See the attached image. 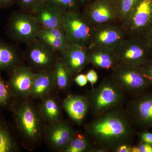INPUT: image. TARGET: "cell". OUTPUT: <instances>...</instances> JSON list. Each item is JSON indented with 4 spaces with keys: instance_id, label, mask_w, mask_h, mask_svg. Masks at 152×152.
<instances>
[{
    "instance_id": "6da1fadb",
    "label": "cell",
    "mask_w": 152,
    "mask_h": 152,
    "mask_svg": "<svg viewBox=\"0 0 152 152\" xmlns=\"http://www.w3.org/2000/svg\"><path fill=\"white\" fill-rule=\"evenodd\" d=\"M95 117L85 126L86 132L101 152L113 151L117 147L129 144L133 135L132 123L126 111L118 107Z\"/></svg>"
},
{
    "instance_id": "7a4b0ae2",
    "label": "cell",
    "mask_w": 152,
    "mask_h": 152,
    "mask_svg": "<svg viewBox=\"0 0 152 152\" xmlns=\"http://www.w3.org/2000/svg\"><path fill=\"white\" fill-rule=\"evenodd\" d=\"M125 95L111 78H107L89 91L86 97L92 113L96 117L119 107L124 101Z\"/></svg>"
},
{
    "instance_id": "3957f363",
    "label": "cell",
    "mask_w": 152,
    "mask_h": 152,
    "mask_svg": "<svg viewBox=\"0 0 152 152\" xmlns=\"http://www.w3.org/2000/svg\"><path fill=\"white\" fill-rule=\"evenodd\" d=\"M42 28L32 14L20 10L9 18L6 33L12 40L28 44L37 38Z\"/></svg>"
},
{
    "instance_id": "277c9868",
    "label": "cell",
    "mask_w": 152,
    "mask_h": 152,
    "mask_svg": "<svg viewBox=\"0 0 152 152\" xmlns=\"http://www.w3.org/2000/svg\"><path fill=\"white\" fill-rule=\"evenodd\" d=\"M111 78L122 92L128 96H137L149 86L141 67L118 64L112 70Z\"/></svg>"
},
{
    "instance_id": "5b68a950",
    "label": "cell",
    "mask_w": 152,
    "mask_h": 152,
    "mask_svg": "<svg viewBox=\"0 0 152 152\" xmlns=\"http://www.w3.org/2000/svg\"><path fill=\"white\" fill-rule=\"evenodd\" d=\"M121 24L128 37L143 39L152 29V0H139Z\"/></svg>"
},
{
    "instance_id": "8992f818",
    "label": "cell",
    "mask_w": 152,
    "mask_h": 152,
    "mask_svg": "<svg viewBox=\"0 0 152 152\" xmlns=\"http://www.w3.org/2000/svg\"><path fill=\"white\" fill-rule=\"evenodd\" d=\"M63 27L70 44L89 46L93 26L79 11L63 15Z\"/></svg>"
},
{
    "instance_id": "52a82bcc",
    "label": "cell",
    "mask_w": 152,
    "mask_h": 152,
    "mask_svg": "<svg viewBox=\"0 0 152 152\" xmlns=\"http://www.w3.org/2000/svg\"><path fill=\"white\" fill-rule=\"evenodd\" d=\"M118 64L141 67L151 58L143 39L127 37L114 50Z\"/></svg>"
},
{
    "instance_id": "ba28073f",
    "label": "cell",
    "mask_w": 152,
    "mask_h": 152,
    "mask_svg": "<svg viewBox=\"0 0 152 152\" xmlns=\"http://www.w3.org/2000/svg\"><path fill=\"white\" fill-rule=\"evenodd\" d=\"M82 14L93 26L107 23H120L115 0H92L84 6Z\"/></svg>"
},
{
    "instance_id": "9c48e42d",
    "label": "cell",
    "mask_w": 152,
    "mask_h": 152,
    "mask_svg": "<svg viewBox=\"0 0 152 152\" xmlns=\"http://www.w3.org/2000/svg\"><path fill=\"white\" fill-rule=\"evenodd\" d=\"M128 36L119 23H110L93 26L88 49L101 46L115 50Z\"/></svg>"
},
{
    "instance_id": "30bf717a",
    "label": "cell",
    "mask_w": 152,
    "mask_h": 152,
    "mask_svg": "<svg viewBox=\"0 0 152 152\" xmlns=\"http://www.w3.org/2000/svg\"><path fill=\"white\" fill-rule=\"evenodd\" d=\"M20 132L29 140L36 142L41 136L40 121L37 112L28 103L22 104L15 112Z\"/></svg>"
},
{
    "instance_id": "8fae6325",
    "label": "cell",
    "mask_w": 152,
    "mask_h": 152,
    "mask_svg": "<svg viewBox=\"0 0 152 152\" xmlns=\"http://www.w3.org/2000/svg\"><path fill=\"white\" fill-rule=\"evenodd\" d=\"M126 111L132 124L142 128L152 127V94L137 96L128 103Z\"/></svg>"
},
{
    "instance_id": "7c38bea8",
    "label": "cell",
    "mask_w": 152,
    "mask_h": 152,
    "mask_svg": "<svg viewBox=\"0 0 152 152\" xmlns=\"http://www.w3.org/2000/svg\"><path fill=\"white\" fill-rule=\"evenodd\" d=\"M27 45L26 56L30 64L39 71L51 70L58 59V53L37 38Z\"/></svg>"
},
{
    "instance_id": "4fadbf2b",
    "label": "cell",
    "mask_w": 152,
    "mask_h": 152,
    "mask_svg": "<svg viewBox=\"0 0 152 152\" xmlns=\"http://www.w3.org/2000/svg\"><path fill=\"white\" fill-rule=\"evenodd\" d=\"M10 72L8 84L12 96L22 97L30 96L35 73L30 68L20 65Z\"/></svg>"
},
{
    "instance_id": "5bb4252c",
    "label": "cell",
    "mask_w": 152,
    "mask_h": 152,
    "mask_svg": "<svg viewBox=\"0 0 152 152\" xmlns=\"http://www.w3.org/2000/svg\"><path fill=\"white\" fill-rule=\"evenodd\" d=\"M88 51V47L70 44L61 54L60 58L72 77L80 74L89 64Z\"/></svg>"
},
{
    "instance_id": "9a60e30c",
    "label": "cell",
    "mask_w": 152,
    "mask_h": 152,
    "mask_svg": "<svg viewBox=\"0 0 152 152\" xmlns=\"http://www.w3.org/2000/svg\"><path fill=\"white\" fill-rule=\"evenodd\" d=\"M47 139L53 148L63 151L73 137L75 134L72 127L65 122L51 123L47 130Z\"/></svg>"
},
{
    "instance_id": "2e32d148",
    "label": "cell",
    "mask_w": 152,
    "mask_h": 152,
    "mask_svg": "<svg viewBox=\"0 0 152 152\" xmlns=\"http://www.w3.org/2000/svg\"><path fill=\"white\" fill-rule=\"evenodd\" d=\"M88 61L101 69L113 70L118 64L114 49L107 47H93L88 49Z\"/></svg>"
},
{
    "instance_id": "e0dca14e",
    "label": "cell",
    "mask_w": 152,
    "mask_h": 152,
    "mask_svg": "<svg viewBox=\"0 0 152 152\" xmlns=\"http://www.w3.org/2000/svg\"><path fill=\"white\" fill-rule=\"evenodd\" d=\"M42 28L63 29V15L49 4L45 2L32 13Z\"/></svg>"
},
{
    "instance_id": "ac0fdd59",
    "label": "cell",
    "mask_w": 152,
    "mask_h": 152,
    "mask_svg": "<svg viewBox=\"0 0 152 152\" xmlns=\"http://www.w3.org/2000/svg\"><path fill=\"white\" fill-rule=\"evenodd\" d=\"M63 107L74 122L80 124L86 116L89 105L86 96L70 95L64 101Z\"/></svg>"
},
{
    "instance_id": "d6986e66",
    "label": "cell",
    "mask_w": 152,
    "mask_h": 152,
    "mask_svg": "<svg viewBox=\"0 0 152 152\" xmlns=\"http://www.w3.org/2000/svg\"><path fill=\"white\" fill-rule=\"evenodd\" d=\"M37 39L43 42L57 53H64L69 45L64 30L63 29L42 28Z\"/></svg>"
},
{
    "instance_id": "ffe728a7",
    "label": "cell",
    "mask_w": 152,
    "mask_h": 152,
    "mask_svg": "<svg viewBox=\"0 0 152 152\" xmlns=\"http://www.w3.org/2000/svg\"><path fill=\"white\" fill-rule=\"evenodd\" d=\"M55 86L51 70L38 71L35 73L34 78L30 96L34 98L45 97Z\"/></svg>"
},
{
    "instance_id": "44dd1931",
    "label": "cell",
    "mask_w": 152,
    "mask_h": 152,
    "mask_svg": "<svg viewBox=\"0 0 152 152\" xmlns=\"http://www.w3.org/2000/svg\"><path fill=\"white\" fill-rule=\"evenodd\" d=\"M20 61V53L13 45L0 40V72H10L19 65Z\"/></svg>"
},
{
    "instance_id": "7402d4cb",
    "label": "cell",
    "mask_w": 152,
    "mask_h": 152,
    "mask_svg": "<svg viewBox=\"0 0 152 152\" xmlns=\"http://www.w3.org/2000/svg\"><path fill=\"white\" fill-rule=\"evenodd\" d=\"M52 71L55 85L61 90H64L68 88L72 76L63 64L61 58L58 59L55 63Z\"/></svg>"
},
{
    "instance_id": "603a6c76",
    "label": "cell",
    "mask_w": 152,
    "mask_h": 152,
    "mask_svg": "<svg viewBox=\"0 0 152 152\" xmlns=\"http://www.w3.org/2000/svg\"><path fill=\"white\" fill-rule=\"evenodd\" d=\"M42 115L51 123L58 121L59 119L60 110L58 105L54 99L44 98L40 107Z\"/></svg>"
},
{
    "instance_id": "cb8c5ba5",
    "label": "cell",
    "mask_w": 152,
    "mask_h": 152,
    "mask_svg": "<svg viewBox=\"0 0 152 152\" xmlns=\"http://www.w3.org/2000/svg\"><path fill=\"white\" fill-rule=\"evenodd\" d=\"M17 148L10 129L0 119V152H13L16 151Z\"/></svg>"
},
{
    "instance_id": "d4e9b609",
    "label": "cell",
    "mask_w": 152,
    "mask_h": 152,
    "mask_svg": "<svg viewBox=\"0 0 152 152\" xmlns=\"http://www.w3.org/2000/svg\"><path fill=\"white\" fill-rule=\"evenodd\" d=\"M91 145L85 136L74 135L67 145L63 150L64 152H84L90 151Z\"/></svg>"
},
{
    "instance_id": "484cf974",
    "label": "cell",
    "mask_w": 152,
    "mask_h": 152,
    "mask_svg": "<svg viewBox=\"0 0 152 152\" xmlns=\"http://www.w3.org/2000/svg\"><path fill=\"white\" fill-rule=\"evenodd\" d=\"M45 2L63 15L69 12L79 11L80 7L76 0H45Z\"/></svg>"
},
{
    "instance_id": "4316f807",
    "label": "cell",
    "mask_w": 152,
    "mask_h": 152,
    "mask_svg": "<svg viewBox=\"0 0 152 152\" xmlns=\"http://www.w3.org/2000/svg\"><path fill=\"white\" fill-rule=\"evenodd\" d=\"M139 0H115L119 13L120 23L130 15Z\"/></svg>"
},
{
    "instance_id": "83f0119b",
    "label": "cell",
    "mask_w": 152,
    "mask_h": 152,
    "mask_svg": "<svg viewBox=\"0 0 152 152\" xmlns=\"http://www.w3.org/2000/svg\"><path fill=\"white\" fill-rule=\"evenodd\" d=\"M12 96L8 83L0 77V108L5 107L8 105Z\"/></svg>"
},
{
    "instance_id": "f1b7e54d",
    "label": "cell",
    "mask_w": 152,
    "mask_h": 152,
    "mask_svg": "<svg viewBox=\"0 0 152 152\" xmlns=\"http://www.w3.org/2000/svg\"><path fill=\"white\" fill-rule=\"evenodd\" d=\"M45 0H17L16 4L21 10L32 14Z\"/></svg>"
},
{
    "instance_id": "f546056e",
    "label": "cell",
    "mask_w": 152,
    "mask_h": 152,
    "mask_svg": "<svg viewBox=\"0 0 152 152\" xmlns=\"http://www.w3.org/2000/svg\"><path fill=\"white\" fill-rule=\"evenodd\" d=\"M143 75L148 85L152 86V58L141 67Z\"/></svg>"
},
{
    "instance_id": "4dcf8cb0",
    "label": "cell",
    "mask_w": 152,
    "mask_h": 152,
    "mask_svg": "<svg viewBox=\"0 0 152 152\" xmlns=\"http://www.w3.org/2000/svg\"><path fill=\"white\" fill-rule=\"evenodd\" d=\"M131 152H152V145L142 142L137 145L132 147Z\"/></svg>"
},
{
    "instance_id": "1f68e13d",
    "label": "cell",
    "mask_w": 152,
    "mask_h": 152,
    "mask_svg": "<svg viewBox=\"0 0 152 152\" xmlns=\"http://www.w3.org/2000/svg\"><path fill=\"white\" fill-rule=\"evenodd\" d=\"M86 76L88 81L93 86L96 83L98 80V75L94 69H91L87 73Z\"/></svg>"
},
{
    "instance_id": "d6a6232c",
    "label": "cell",
    "mask_w": 152,
    "mask_h": 152,
    "mask_svg": "<svg viewBox=\"0 0 152 152\" xmlns=\"http://www.w3.org/2000/svg\"><path fill=\"white\" fill-rule=\"evenodd\" d=\"M75 82L80 86H84L88 83L86 76L84 74H79L76 76Z\"/></svg>"
},
{
    "instance_id": "836d02e7",
    "label": "cell",
    "mask_w": 152,
    "mask_h": 152,
    "mask_svg": "<svg viewBox=\"0 0 152 152\" xmlns=\"http://www.w3.org/2000/svg\"><path fill=\"white\" fill-rule=\"evenodd\" d=\"M143 39L145 42L147 48L148 49L150 54L152 58V29L145 36Z\"/></svg>"
},
{
    "instance_id": "e575fe53",
    "label": "cell",
    "mask_w": 152,
    "mask_h": 152,
    "mask_svg": "<svg viewBox=\"0 0 152 152\" xmlns=\"http://www.w3.org/2000/svg\"><path fill=\"white\" fill-rule=\"evenodd\" d=\"M140 138L142 142L152 145V133L145 132L142 133Z\"/></svg>"
},
{
    "instance_id": "d590c367",
    "label": "cell",
    "mask_w": 152,
    "mask_h": 152,
    "mask_svg": "<svg viewBox=\"0 0 152 152\" xmlns=\"http://www.w3.org/2000/svg\"><path fill=\"white\" fill-rule=\"evenodd\" d=\"M17 0H0V9L10 7L17 4Z\"/></svg>"
},
{
    "instance_id": "8d00e7d4",
    "label": "cell",
    "mask_w": 152,
    "mask_h": 152,
    "mask_svg": "<svg viewBox=\"0 0 152 152\" xmlns=\"http://www.w3.org/2000/svg\"><path fill=\"white\" fill-rule=\"evenodd\" d=\"M132 146L130 145L129 144H125L120 145L117 147L115 150L114 152H131Z\"/></svg>"
},
{
    "instance_id": "74e56055",
    "label": "cell",
    "mask_w": 152,
    "mask_h": 152,
    "mask_svg": "<svg viewBox=\"0 0 152 152\" xmlns=\"http://www.w3.org/2000/svg\"><path fill=\"white\" fill-rule=\"evenodd\" d=\"M91 1L92 0H76L80 7H83Z\"/></svg>"
}]
</instances>
